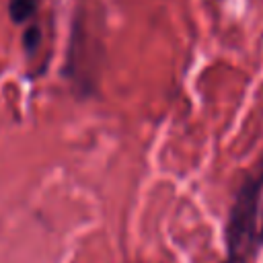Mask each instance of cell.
Masks as SVG:
<instances>
[{"instance_id":"1","label":"cell","mask_w":263,"mask_h":263,"mask_svg":"<svg viewBox=\"0 0 263 263\" xmlns=\"http://www.w3.org/2000/svg\"><path fill=\"white\" fill-rule=\"evenodd\" d=\"M263 197V150L238 185L224 226L226 255L251 259L259 249V214Z\"/></svg>"},{"instance_id":"2","label":"cell","mask_w":263,"mask_h":263,"mask_svg":"<svg viewBox=\"0 0 263 263\" xmlns=\"http://www.w3.org/2000/svg\"><path fill=\"white\" fill-rule=\"evenodd\" d=\"M39 0H8V16L14 25L27 27L37 18Z\"/></svg>"},{"instance_id":"3","label":"cell","mask_w":263,"mask_h":263,"mask_svg":"<svg viewBox=\"0 0 263 263\" xmlns=\"http://www.w3.org/2000/svg\"><path fill=\"white\" fill-rule=\"evenodd\" d=\"M39 45H41V29H39L37 21H33V23H29V25L25 27V31H23V49H25V53L31 58V55L37 53Z\"/></svg>"},{"instance_id":"4","label":"cell","mask_w":263,"mask_h":263,"mask_svg":"<svg viewBox=\"0 0 263 263\" xmlns=\"http://www.w3.org/2000/svg\"><path fill=\"white\" fill-rule=\"evenodd\" d=\"M222 263H232V261H226V259H224V261H222Z\"/></svg>"}]
</instances>
